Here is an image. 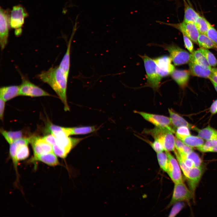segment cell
<instances>
[{"label":"cell","instance_id":"6da1fadb","mask_svg":"<svg viewBox=\"0 0 217 217\" xmlns=\"http://www.w3.org/2000/svg\"><path fill=\"white\" fill-rule=\"evenodd\" d=\"M42 82L48 84L58 95L64 105L65 111L70 110L66 95L68 76L59 66L50 68L38 75Z\"/></svg>","mask_w":217,"mask_h":217},{"label":"cell","instance_id":"7a4b0ae2","mask_svg":"<svg viewBox=\"0 0 217 217\" xmlns=\"http://www.w3.org/2000/svg\"><path fill=\"white\" fill-rule=\"evenodd\" d=\"M52 135L56 138L55 144L52 146L53 151L57 156L62 159L66 158L71 150L83 139L69 137L67 130Z\"/></svg>","mask_w":217,"mask_h":217},{"label":"cell","instance_id":"3957f363","mask_svg":"<svg viewBox=\"0 0 217 217\" xmlns=\"http://www.w3.org/2000/svg\"><path fill=\"white\" fill-rule=\"evenodd\" d=\"M141 57L143 60L146 74V86L152 88L154 91H158L162 78L157 72L155 62L154 59L146 55Z\"/></svg>","mask_w":217,"mask_h":217},{"label":"cell","instance_id":"277c9868","mask_svg":"<svg viewBox=\"0 0 217 217\" xmlns=\"http://www.w3.org/2000/svg\"><path fill=\"white\" fill-rule=\"evenodd\" d=\"M169 53L170 57L174 65H180L189 63L191 60V53L174 44L163 46Z\"/></svg>","mask_w":217,"mask_h":217},{"label":"cell","instance_id":"5b68a950","mask_svg":"<svg viewBox=\"0 0 217 217\" xmlns=\"http://www.w3.org/2000/svg\"><path fill=\"white\" fill-rule=\"evenodd\" d=\"M160 24L172 27L178 30L190 39L192 42L198 44V39L200 33L195 24L192 22L183 21L178 23H171L157 21Z\"/></svg>","mask_w":217,"mask_h":217},{"label":"cell","instance_id":"8992f818","mask_svg":"<svg viewBox=\"0 0 217 217\" xmlns=\"http://www.w3.org/2000/svg\"><path fill=\"white\" fill-rule=\"evenodd\" d=\"M28 15L26 10L21 6H14L11 12L10 18V25L15 29V34L18 36L22 33V27L24 23L25 18Z\"/></svg>","mask_w":217,"mask_h":217},{"label":"cell","instance_id":"52a82bcc","mask_svg":"<svg viewBox=\"0 0 217 217\" xmlns=\"http://www.w3.org/2000/svg\"><path fill=\"white\" fill-rule=\"evenodd\" d=\"M135 113L140 115L144 119L152 124L156 127L167 128L174 133L175 130L172 127L169 117L161 115L134 111Z\"/></svg>","mask_w":217,"mask_h":217},{"label":"cell","instance_id":"ba28073f","mask_svg":"<svg viewBox=\"0 0 217 217\" xmlns=\"http://www.w3.org/2000/svg\"><path fill=\"white\" fill-rule=\"evenodd\" d=\"M193 196L192 192L183 182L175 184L172 198L167 207L178 202H189Z\"/></svg>","mask_w":217,"mask_h":217},{"label":"cell","instance_id":"9c48e42d","mask_svg":"<svg viewBox=\"0 0 217 217\" xmlns=\"http://www.w3.org/2000/svg\"><path fill=\"white\" fill-rule=\"evenodd\" d=\"M19 95L32 97L51 96L41 88L25 79H23L20 85Z\"/></svg>","mask_w":217,"mask_h":217},{"label":"cell","instance_id":"30bf717a","mask_svg":"<svg viewBox=\"0 0 217 217\" xmlns=\"http://www.w3.org/2000/svg\"><path fill=\"white\" fill-rule=\"evenodd\" d=\"M168 159L167 172L175 184L183 182V179L179 163L169 152L166 151Z\"/></svg>","mask_w":217,"mask_h":217},{"label":"cell","instance_id":"8fae6325","mask_svg":"<svg viewBox=\"0 0 217 217\" xmlns=\"http://www.w3.org/2000/svg\"><path fill=\"white\" fill-rule=\"evenodd\" d=\"M154 60L156 64L157 72L161 78L171 74L175 69L170 56L163 55Z\"/></svg>","mask_w":217,"mask_h":217},{"label":"cell","instance_id":"7c38bea8","mask_svg":"<svg viewBox=\"0 0 217 217\" xmlns=\"http://www.w3.org/2000/svg\"><path fill=\"white\" fill-rule=\"evenodd\" d=\"M204 171V168L203 165L199 167L190 168L184 175L187 180L189 189L193 196Z\"/></svg>","mask_w":217,"mask_h":217},{"label":"cell","instance_id":"4fadbf2b","mask_svg":"<svg viewBox=\"0 0 217 217\" xmlns=\"http://www.w3.org/2000/svg\"><path fill=\"white\" fill-rule=\"evenodd\" d=\"M30 143L33 150V156L53 152L52 146L46 141L43 137H31Z\"/></svg>","mask_w":217,"mask_h":217},{"label":"cell","instance_id":"5bb4252c","mask_svg":"<svg viewBox=\"0 0 217 217\" xmlns=\"http://www.w3.org/2000/svg\"><path fill=\"white\" fill-rule=\"evenodd\" d=\"M7 11L2 8L0 10V43L1 49H4L6 45L8 35L10 19Z\"/></svg>","mask_w":217,"mask_h":217},{"label":"cell","instance_id":"9a60e30c","mask_svg":"<svg viewBox=\"0 0 217 217\" xmlns=\"http://www.w3.org/2000/svg\"><path fill=\"white\" fill-rule=\"evenodd\" d=\"M168 112L172 127L175 131L177 128L181 126H186L190 129L197 131L199 129L195 126L188 122L172 109L169 108Z\"/></svg>","mask_w":217,"mask_h":217},{"label":"cell","instance_id":"2e32d148","mask_svg":"<svg viewBox=\"0 0 217 217\" xmlns=\"http://www.w3.org/2000/svg\"><path fill=\"white\" fill-rule=\"evenodd\" d=\"M31 162H41L51 166H55L60 165L57 156L54 152L33 156Z\"/></svg>","mask_w":217,"mask_h":217},{"label":"cell","instance_id":"e0dca14e","mask_svg":"<svg viewBox=\"0 0 217 217\" xmlns=\"http://www.w3.org/2000/svg\"><path fill=\"white\" fill-rule=\"evenodd\" d=\"M172 79L181 88L187 84L190 77V72L186 70L175 69L171 74Z\"/></svg>","mask_w":217,"mask_h":217},{"label":"cell","instance_id":"ac0fdd59","mask_svg":"<svg viewBox=\"0 0 217 217\" xmlns=\"http://www.w3.org/2000/svg\"><path fill=\"white\" fill-rule=\"evenodd\" d=\"M189 67L191 74L193 75L209 78L212 68H209L191 61L189 62Z\"/></svg>","mask_w":217,"mask_h":217},{"label":"cell","instance_id":"d6986e66","mask_svg":"<svg viewBox=\"0 0 217 217\" xmlns=\"http://www.w3.org/2000/svg\"><path fill=\"white\" fill-rule=\"evenodd\" d=\"M20 85H13L2 87L0 97L5 102L19 95Z\"/></svg>","mask_w":217,"mask_h":217},{"label":"cell","instance_id":"ffe728a7","mask_svg":"<svg viewBox=\"0 0 217 217\" xmlns=\"http://www.w3.org/2000/svg\"><path fill=\"white\" fill-rule=\"evenodd\" d=\"M184 6L183 22L195 23L200 15L193 8L188 0H183Z\"/></svg>","mask_w":217,"mask_h":217},{"label":"cell","instance_id":"44dd1931","mask_svg":"<svg viewBox=\"0 0 217 217\" xmlns=\"http://www.w3.org/2000/svg\"><path fill=\"white\" fill-rule=\"evenodd\" d=\"M71 36L67 46V49L59 66V68L68 76V77L70 65V49L71 41Z\"/></svg>","mask_w":217,"mask_h":217},{"label":"cell","instance_id":"7402d4cb","mask_svg":"<svg viewBox=\"0 0 217 217\" xmlns=\"http://www.w3.org/2000/svg\"><path fill=\"white\" fill-rule=\"evenodd\" d=\"M198 136L206 141L217 138V130L210 126L199 129Z\"/></svg>","mask_w":217,"mask_h":217},{"label":"cell","instance_id":"603a6c76","mask_svg":"<svg viewBox=\"0 0 217 217\" xmlns=\"http://www.w3.org/2000/svg\"><path fill=\"white\" fill-rule=\"evenodd\" d=\"M0 132L9 145L22 138L23 136V133L20 131H7L2 129L0 130Z\"/></svg>","mask_w":217,"mask_h":217},{"label":"cell","instance_id":"cb8c5ba5","mask_svg":"<svg viewBox=\"0 0 217 217\" xmlns=\"http://www.w3.org/2000/svg\"><path fill=\"white\" fill-rule=\"evenodd\" d=\"M190 61L209 68H212L200 49L191 53Z\"/></svg>","mask_w":217,"mask_h":217},{"label":"cell","instance_id":"d4e9b609","mask_svg":"<svg viewBox=\"0 0 217 217\" xmlns=\"http://www.w3.org/2000/svg\"><path fill=\"white\" fill-rule=\"evenodd\" d=\"M198 44L201 48L214 49L217 50V45L206 34H200L199 35Z\"/></svg>","mask_w":217,"mask_h":217},{"label":"cell","instance_id":"484cf974","mask_svg":"<svg viewBox=\"0 0 217 217\" xmlns=\"http://www.w3.org/2000/svg\"><path fill=\"white\" fill-rule=\"evenodd\" d=\"M182 140L185 144L191 147L197 148L204 143V140L198 136L190 135L182 139Z\"/></svg>","mask_w":217,"mask_h":217},{"label":"cell","instance_id":"4316f807","mask_svg":"<svg viewBox=\"0 0 217 217\" xmlns=\"http://www.w3.org/2000/svg\"><path fill=\"white\" fill-rule=\"evenodd\" d=\"M69 129L70 136L88 134L96 131V128L94 126L69 127Z\"/></svg>","mask_w":217,"mask_h":217},{"label":"cell","instance_id":"83f0119b","mask_svg":"<svg viewBox=\"0 0 217 217\" xmlns=\"http://www.w3.org/2000/svg\"><path fill=\"white\" fill-rule=\"evenodd\" d=\"M195 24L200 33L206 35L212 25L205 17L200 15L197 19Z\"/></svg>","mask_w":217,"mask_h":217},{"label":"cell","instance_id":"f1b7e54d","mask_svg":"<svg viewBox=\"0 0 217 217\" xmlns=\"http://www.w3.org/2000/svg\"><path fill=\"white\" fill-rule=\"evenodd\" d=\"M17 148V144L15 142L10 144V155L12 160L14 169L17 175V179H18L19 174L18 171V165L19 161L17 159L16 156Z\"/></svg>","mask_w":217,"mask_h":217},{"label":"cell","instance_id":"f546056e","mask_svg":"<svg viewBox=\"0 0 217 217\" xmlns=\"http://www.w3.org/2000/svg\"><path fill=\"white\" fill-rule=\"evenodd\" d=\"M158 162L161 168L167 172L168 165V159L165 152L163 151L157 153V154Z\"/></svg>","mask_w":217,"mask_h":217},{"label":"cell","instance_id":"4dcf8cb0","mask_svg":"<svg viewBox=\"0 0 217 217\" xmlns=\"http://www.w3.org/2000/svg\"><path fill=\"white\" fill-rule=\"evenodd\" d=\"M200 49L210 66L211 67L216 66L217 60L214 55L207 49L203 48H200Z\"/></svg>","mask_w":217,"mask_h":217},{"label":"cell","instance_id":"1f68e13d","mask_svg":"<svg viewBox=\"0 0 217 217\" xmlns=\"http://www.w3.org/2000/svg\"><path fill=\"white\" fill-rule=\"evenodd\" d=\"M189 128L186 126H181L177 128L175 130L176 137L182 140L191 135Z\"/></svg>","mask_w":217,"mask_h":217},{"label":"cell","instance_id":"d6a6232c","mask_svg":"<svg viewBox=\"0 0 217 217\" xmlns=\"http://www.w3.org/2000/svg\"><path fill=\"white\" fill-rule=\"evenodd\" d=\"M186 157L193 162L195 167H199L203 165L202 161L200 158L193 151L187 154Z\"/></svg>","mask_w":217,"mask_h":217},{"label":"cell","instance_id":"836d02e7","mask_svg":"<svg viewBox=\"0 0 217 217\" xmlns=\"http://www.w3.org/2000/svg\"><path fill=\"white\" fill-rule=\"evenodd\" d=\"M217 145V138L206 140L203 144L197 149L202 152H206L209 148Z\"/></svg>","mask_w":217,"mask_h":217},{"label":"cell","instance_id":"e575fe53","mask_svg":"<svg viewBox=\"0 0 217 217\" xmlns=\"http://www.w3.org/2000/svg\"><path fill=\"white\" fill-rule=\"evenodd\" d=\"M206 35L217 45V30L212 25L209 27Z\"/></svg>","mask_w":217,"mask_h":217},{"label":"cell","instance_id":"d590c367","mask_svg":"<svg viewBox=\"0 0 217 217\" xmlns=\"http://www.w3.org/2000/svg\"><path fill=\"white\" fill-rule=\"evenodd\" d=\"M147 142L149 143L153 149L157 153L163 151L165 150L162 144L158 140H154L153 142L147 141Z\"/></svg>","mask_w":217,"mask_h":217},{"label":"cell","instance_id":"8d00e7d4","mask_svg":"<svg viewBox=\"0 0 217 217\" xmlns=\"http://www.w3.org/2000/svg\"><path fill=\"white\" fill-rule=\"evenodd\" d=\"M174 206L169 214V217H174L176 216L182 209L185 205L184 203L182 202L177 203L174 204Z\"/></svg>","mask_w":217,"mask_h":217},{"label":"cell","instance_id":"74e56055","mask_svg":"<svg viewBox=\"0 0 217 217\" xmlns=\"http://www.w3.org/2000/svg\"><path fill=\"white\" fill-rule=\"evenodd\" d=\"M183 39L186 48L191 53L194 51V46L192 41L186 36L183 35Z\"/></svg>","mask_w":217,"mask_h":217},{"label":"cell","instance_id":"f35d334b","mask_svg":"<svg viewBox=\"0 0 217 217\" xmlns=\"http://www.w3.org/2000/svg\"><path fill=\"white\" fill-rule=\"evenodd\" d=\"M45 140L51 144L52 146L56 143V138L52 134L45 136L43 137Z\"/></svg>","mask_w":217,"mask_h":217},{"label":"cell","instance_id":"ab89813d","mask_svg":"<svg viewBox=\"0 0 217 217\" xmlns=\"http://www.w3.org/2000/svg\"><path fill=\"white\" fill-rule=\"evenodd\" d=\"M5 102L2 98L0 97V118L2 121H3V119Z\"/></svg>","mask_w":217,"mask_h":217},{"label":"cell","instance_id":"60d3db41","mask_svg":"<svg viewBox=\"0 0 217 217\" xmlns=\"http://www.w3.org/2000/svg\"><path fill=\"white\" fill-rule=\"evenodd\" d=\"M209 78L211 81L217 83V68H212L211 73Z\"/></svg>","mask_w":217,"mask_h":217},{"label":"cell","instance_id":"b9f144b4","mask_svg":"<svg viewBox=\"0 0 217 217\" xmlns=\"http://www.w3.org/2000/svg\"><path fill=\"white\" fill-rule=\"evenodd\" d=\"M209 111L212 114H215L217 113V99L212 103Z\"/></svg>","mask_w":217,"mask_h":217},{"label":"cell","instance_id":"7bdbcfd3","mask_svg":"<svg viewBox=\"0 0 217 217\" xmlns=\"http://www.w3.org/2000/svg\"><path fill=\"white\" fill-rule=\"evenodd\" d=\"M217 152V145L209 149L206 152Z\"/></svg>","mask_w":217,"mask_h":217},{"label":"cell","instance_id":"ee69618b","mask_svg":"<svg viewBox=\"0 0 217 217\" xmlns=\"http://www.w3.org/2000/svg\"><path fill=\"white\" fill-rule=\"evenodd\" d=\"M211 81L216 91L217 92V83H216L212 81Z\"/></svg>","mask_w":217,"mask_h":217},{"label":"cell","instance_id":"f6af8a7d","mask_svg":"<svg viewBox=\"0 0 217 217\" xmlns=\"http://www.w3.org/2000/svg\"><path fill=\"white\" fill-rule=\"evenodd\" d=\"M169 0V1H172V0Z\"/></svg>","mask_w":217,"mask_h":217}]
</instances>
